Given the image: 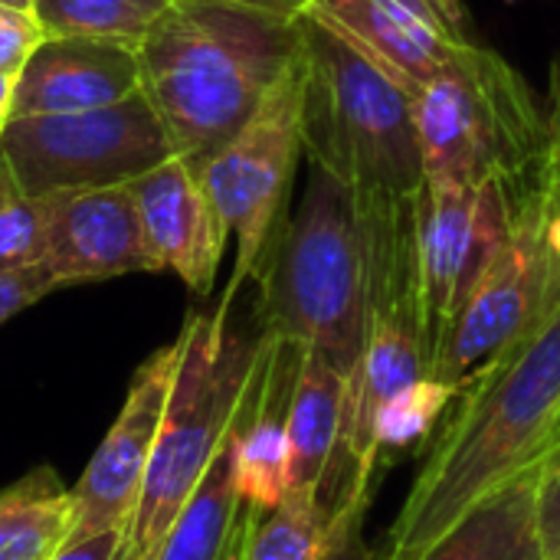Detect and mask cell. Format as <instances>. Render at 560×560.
<instances>
[{"label":"cell","instance_id":"obj_1","mask_svg":"<svg viewBox=\"0 0 560 560\" xmlns=\"http://www.w3.org/2000/svg\"><path fill=\"white\" fill-rule=\"evenodd\" d=\"M374 560H420L482 499L560 446V299L456 394Z\"/></svg>","mask_w":560,"mask_h":560},{"label":"cell","instance_id":"obj_2","mask_svg":"<svg viewBox=\"0 0 560 560\" xmlns=\"http://www.w3.org/2000/svg\"><path fill=\"white\" fill-rule=\"evenodd\" d=\"M302 49L299 20L226 0H174L138 43L141 92L197 174L256 115Z\"/></svg>","mask_w":560,"mask_h":560},{"label":"cell","instance_id":"obj_3","mask_svg":"<svg viewBox=\"0 0 560 560\" xmlns=\"http://www.w3.org/2000/svg\"><path fill=\"white\" fill-rule=\"evenodd\" d=\"M302 151L338 177L361 210L413 200L423 148L413 92L318 13H302Z\"/></svg>","mask_w":560,"mask_h":560},{"label":"cell","instance_id":"obj_4","mask_svg":"<svg viewBox=\"0 0 560 560\" xmlns=\"http://www.w3.org/2000/svg\"><path fill=\"white\" fill-rule=\"evenodd\" d=\"M262 331L351 374L371 312V253L358 197L318 164L259 276Z\"/></svg>","mask_w":560,"mask_h":560},{"label":"cell","instance_id":"obj_5","mask_svg":"<svg viewBox=\"0 0 560 560\" xmlns=\"http://www.w3.org/2000/svg\"><path fill=\"white\" fill-rule=\"evenodd\" d=\"M423 174L440 184H499L518 213L551 187L548 118L525 75L495 49L466 43L413 95Z\"/></svg>","mask_w":560,"mask_h":560},{"label":"cell","instance_id":"obj_6","mask_svg":"<svg viewBox=\"0 0 560 560\" xmlns=\"http://www.w3.org/2000/svg\"><path fill=\"white\" fill-rule=\"evenodd\" d=\"M177 345L180 361L161 433L135 518L125 532V551L144 560L158 558L171 525L223 450L256 364L259 338L249 341L233 331L230 302H220L217 312H190Z\"/></svg>","mask_w":560,"mask_h":560},{"label":"cell","instance_id":"obj_7","mask_svg":"<svg viewBox=\"0 0 560 560\" xmlns=\"http://www.w3.org/2000/svg\"><path fill=\"white\" fill-rule=\"evenodd\" d=\"M0 154L20 187L43 197L131 184L177 151L151 98L138 89L102 108L10 118L0 131Z\"/></svg>","mask_w":560,"mask_h":560},{"label":"cell","instance_id":"obj_8","mask_svg":"<svg viewBox=\"0 0 560 560\" xmlns=\"http://www.w3.org/2000/svg\"><path fill=\"white\" fill-rule=\"evenodd\" d=\"M302 49L279 75L256 115L203 164L200 177L236 236V266L223 302L233 305L246 279H256L285 226V203L302 158Z\"/></svg>","mask_w":560,"mask_h":560},{"label":"cell","instance_id":"obj_9","mask_svg":"<svg viewBox=\"0 0 560 560\" xmlns=\"http://www.w3.org/2000/svg\"><path fill=\"white\" fill-rule=\"evenodd\" d=\"M541 207L518 217L502 249L463 295L433 354V381L453 390L469 387L560 299V259L545 240Z\"/></svg>","mask_w":560,"mask_h":560},{"label":"cell","instance_id":"obj_10","mask_svg":"<svg viewBox=\"0 0 560 560\" xmlns=\"http://www.w3.org/2000/svg\"><path fill=\"white\" fill-rule=\"evenodd\" d=\"M518 217L512 194L499 184L423 180L417 190V289L430 364L453 312L502 249Z\"/></svg>","mask_w":560,"mask_h":560},{"label":"cell","instance_id":"obj_11","mask_svg":"<svg viewBox=\"0 0 560 560\" xmlns=\"http://www.w3.org/2000/svg\"><path fill=\"white\" fill-rule=\"evenodd\" d=\"M177 361L180 345L174 338L135 371L118 420L72 489L69 541H82L102 532H128L161 433Z\"/></svg>","mask_w":560,"mask_h":560},{"label":"cell","instance_id":"obj_12","mask_svg":"<svg viewBox=\"0 0 560 560\" xmlns=\"http://www.w3.org/2000/svg\"><path fill=\"white\" fill-rule=\"evenodd\" d=\"M49 207V246L43 266L59 285L161 272L148 249L138 200L128 184L43 194Z\"/></svg>","mask_w":560,"mask_h":560},{"label":"cell","instance_id":"obj_13","mask_svg":"<svg viewBox=\"0 0 560 560\" xmlns=\"http://www.w3.org/2000/svg\"><path fill=\"white\" fill-rule=\"evenodd\" d=\"M312 13L413 95L469 43L456 0H312Z\"/></svg>","mask_w":560,"mask_h":560},{"label":"cell","instance_id":"obj_14","mask_svg":"<svg viewBox=\"0 0 560 560\" xmlns=\"http://www.w3.org/2000/svg\"><path fill=\"white\" fill-rule=\"evenodd\" d=\"M128 187L138 200L144 240L158 266L171 269L194 295H210L230 230L203 177L174 154Z\"/></svg>","mask_w":560,"mask_h":560},{"label":"cell","instance_id":"obj_15","mask_svg":"<svg viewBox=\"0 0 560 560\" xmlns=\"http://www.w3.org/2000/svg\"><path fill=\"white\" fill-rule=\"evenodd\" d=\"M141 89L138 46L115 39L52 36L16 75L10 118L102 108Z\"/></svg>","mask_w":560,"mask_h":560},{"label":"cell","instance_id":"obj_16","mask_svg":"<svg viewBox=\"0 0 560 560\" xmlns=\"http://www.w3.org/2000/svg\"><path fill=\"white\" fill-rule=\"evenodd\" d=\"M348 374L318 351L299 348L289 397L292 492H325L341 456Z\"/></svg>","mask_w":560,"mask_h":560},{"label":"cell","instance_id":"obj_17","mask_svg":"<svg viewBox=\"0 0 560 560\" xmlns=\"http://www.w3.org/2000/svg\"><path fill=\"white\" fill-rule=\"evenodd\" d=\"M545 466L548 459L482 499L420 560H548L538 522Z\"/></svg>","mask_w":560,"mask_h":560},{"label":"cell","instance_id":"obj_18","mask_svg":"<svg viewBox=\"0 0 560 560\" xmlns=\"http://www.w3.org/2000/svg\"><path fill=\"white\" fill-rule=\"evenodd\" d=\"M253 505L240 495L233 469V430L203 482L171 525L154 560H240Z\"/></svg>","mask_w":560,"mask_h":560},{"label":"cell","instance_id":"obj_19","mask_svg":"<svg viewBox=\"0 0 560 560\" xmlns=\"http://www.w3.org/2000/svg\"><path fill=\"white\" fill-rule=\"evenodd\" d=\"M358 522L325 492H289L272 512H253L240 560H331Z\"/></svg>","mask_w":560,"mask_h":560},{"label":"cell","instance_id":"obj_20","mask_svg":"<svg viewBox=\"0 0 560 560\" xmlns=\"http://www.w3.org/2000/svg\"><path fill=\"white\" fill-rule=\"evenodd\" d=\"M72 532V489L39 466L0 492V560H49Z\"/></svg>","mask_w":560,"mask_h":560},{"label":"cell","instance_id":"obj_21","mask_svg":"<svg viewBox=\"0 0 560 560\" xmlns=\"http://www.w3.org/2000/svg\"><path fill=\"white\" fill-rule=\"evenodd\" d=\"M174 0H33L46 39L85 36L138 46Z\"/></svg>","mask_w":560,"mask_h":560},{"label":"cell","instance_id":"obj_22","mask_svg":"<svg viewBox=\"0 0 560 560\" xmlns=\"http://www.w3.org/2000/svg\"><path fill=\"white\" fill-rule=\"evenodd\" d=\"M46 246H49L46 197L26 194L0 154V272L43 262Z\"/></svg>","mask_w":560,"mask_h":560},{"label":"cell","instance_id":"obj_23","mask_svg":"<svg viewBox=\"0 0 560 560\" xmlns=\"http://www.w3.org/2000/svg\"><path fill=\"white\" fill-rule=\"evenodd\" d=\"M456 394L459 390H453L433 377H423L413 387H407L400 397H394L384 407V413L377 417V456L420 443L446 417Z\"/></svg>","mask_w":560,"mask_h":560},{"label":"cell","instance_id":"obj_24","mask_svg":"<svg viewBox=\"0 0 560 560\" xmlns=\"http://www.w3.org/2000/svg\"><path fill=\"white\" fill-rule=\"evenodd\" d=\"M43 39L46 33L33 16V10H13L0 3V72L20 75L26 59L39 49Z\"/></svg>","mask_w":560,"mask_h":560},{"label":"cell","instance_id":"obj_25","mask_svg":"<svg viewBox=\"0 0 560 560\" xmlns=\"http://www.w3.org/2000/svg\"><path fill=\"white\" fill-rule=\"evenodd\" d=\"M56 289H62V285L56 282V276L43 262L0 272V325L10 322L13 315H20L23 308H30L33 302H39L43 295L56 292Z\"/></svg>","mask_w":560,"mask_h":560},{"label":"cell","instance_id":"obj_26","mask_svg":"<svg viewBox=\"0 0 560 560\" xmlns=\"http://www.w3.org/2000/svg\"><path fill=\"white\" fill-rule=\"evenodd\" d=\"M538 522H541L545 555L548 560H560V446L548 456V466H545Z\"/></svg>","mask_w":560,"mask_h":560},{"label":"cell","instance_id":"obj_27","mask_svg":"<svg viewBox=\"0 0 560 560\" xmlns=\"http://www.w3.org/2000/svg\"><path fill=\"white\" fill-rule=\"evenodd\" d=\"M125 548V532H102L82 541H66L49 560H118Z\"/></svg>","mask_w":560,"mask_h":560},{"label":"cell","instance_id":"obj_28","mask_svg":"<svg viewBox=\"0 0 560 560\" xmlns=\"http://www.w3.org/2000/svg\"><path fill=\"white\" fill-rule=\"evenodd\" d=\"M548 138H551V184L560 180V52L551 59L548 72Z\"/></svg>","mask_w":560,"mask_h":560},{"label":"cell","instance_id":"obj_29","mask_svg":"<svg viewBox=\"0 0 560 560\" xmlns=\"http://www.w3.org/2000/svg\"><path fill=\"white\" fill-rule=\"evenodd\" d=\"M541 223H545V240H548L551 253L560 259V180L548 187V197L541 207Z\"/></svg>","mask_w":560,"mask_h":560},{"label":"cell","instance_id":"obj_30","mask_svg":"<svg viewBox=\"0 0 560 560\" xmlns=\"http://www.w3.org/2000/svg\"><path fill=\"white\" fill-rule=\"evenodd\" d=\"M226 3L262 10V13H272V16H282V20H299L302 13L312 10V0H226Z\"/></svg>","mask_w":560,"mask_h":560},{"label":"cell","instance_id":"obj_31","mask_svg":"<svg viewBox=\"0 0 560 560\" xmlns=\"http://www.w3.org/2000/svg\"><path fill=\"white\" fill-rule=\"evenodd\" d=\"M13 89H16V75L0 72V131L10 121V105H13Z\"/></svg>","mask_w":560,"mask_h":560},{"label":"cell","instance_id":"obj_32","mask_svg":"<svg viewBox=\"0 0 560 560\" xmlns=\"http://www.w3.org/2000/svg\"><path fill=\"white\" fill-rule=\"evenodd\" d=\"M3 7H13V10H33V0H0Z\"/></svg>","mask_w":560,"mask_h":560},{"label":"cell","instance_id":"obj_33","mask_svg":"<svg viewBox=\"0 0 560 560\" xmlns=\"http://www.w3.org/2000/svg\"><path fill=\"white\" fill-rule=\"evenodd\" d=\"M118 560H144V558H135L131 551H125V548H121V555H118Z\"/></svg>","mask_w":560,"mask_h":560}]
</instances>
